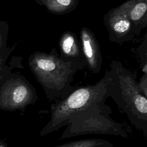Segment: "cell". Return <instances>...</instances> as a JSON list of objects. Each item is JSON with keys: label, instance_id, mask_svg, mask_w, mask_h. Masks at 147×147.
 Returning a JSON list of instances; mask_svg holds the SVG:
<instances>
[{"label": "cell", "instance_id": "obj_7", "mask_svg": "<svg viewBox=\"0 0 147 147\" xmlns=\"http://www.w3.org/2000/svg\"><path fill=\"white\" fill-rule=\"evenodd\" d=\"M5 22H0V83L6 72L11 68L6 65V60L11 51L6 47V28Z\"/></svg>", "mask_w": 147, "mask_h": 147}, {"label": "cell", "instance_id": "obj_12", "mask_svg": "<svg viewBox=\"0 0 147 147\" xmlns=\"http://www.w3.org/2000/svg\"><path fill=\"white\" fill-rule=\"evenodd\" d=\"M56 2L63 6H68L69 5H70L71 0H55Z\"/></svg>", "mask_w": 147, "mask_h": 147}, {"label": "cell", "instance_id": "obj_4", "mask_svg": "<svg viewBox=\"0 0 147 147\" xmlns=\"http://www.w3.org/2000/svg\"><path fill=\"white\" fill-rule=\"evenodd\" d=\"M107 98L104 76L94 84L75 88L65 98L56 99L51 105L50 119L40 131V136H44L59 130L78 111L94 103L106 100Z\"/></svg>", "mask_w": 147, "mask_h": 147}, {"label": "cell", "instance_id": "obj_2", "mask_svg": "<svg viewBox=\"0 0 147 147\" xmlns=\"http://www.w3.org/2000/svg\"><path fill=\"white\" fill-rule=\"evenodd\" d=\"M28 64L49 100L63 99L75 90L71 83L79 69L74 63L58 57L54 53L36 52L30 56Z\"/></svg>", "mask_w": 147, "mask_h": 147}, {"label": "cell", "instance_id": "obj_5", "mask_svg": "<svg viewBox=\"0 0 147 147\" xmlns=\"http://www.w3.org/2000/svg\"><path fill=\"white\" fill-rule=\"evenodd\" d=\"M37 100L36 88L24 75L7 72L0 83V110L24 112Z\"/></svg>", "mask_w": 147, "mask_h": 147}, {"label": "cell", "instance_id": "obj_13", "mask_svg": "<svg viewBox=\"0 0 147 147\" xmlns=\"http://www.w3.org/2000/svg\"><path fill=\"white\" fill-rule=\"evenodd\" d=\"M0 147H7V144L5 141L0 139Z\"/></svg>", "mask_w": 147, "mask_h": 147}, {"label": "cell", "instance_id": "obj_11", "mask_svg": "<svg viewBox=\"0 0 147 147\" xmlns=\"http://www.w3.org/2000/svg\"><path fill=\"white\" fill-rule=\"evenodd\" d=\"M138 84L141 91L147 97V74H143Z\"/></svg>", "mask_w": 147, "mask_h": 147}, {"label": "cell", "instance_id": "obj_10", "mask_svg": "<svg viewBox=\"0 0 147 147\" xmlns=\"http://www.w3.org/2000/svg\"><path fill=\"white\" fill-rule=\"evenodd\" d=\"M147 9V6L145 2H139L136 4L130 10L129 13L130 18L133 21L140 20L145 14Z\"/></svg>", "mask_w": 147, "mask_h": 147}, {"label": "cell", "instance_id": "obj_1", "mask_svg": "<svg viewBox=\"0 0 147 147\" xmlns=\"http://www.w3.org/2000/svg\"><path fill=\"white\" fill-rule=\"evenodd\" d=\"M109 97L126 114L131 123L147 137V97L139 87L137 74L113 61L103 76Z\"/></svg>", "mask_w": 147, "mask_h": 147}, {"label": "cell", "instance_id": "obj_9", "mask_svg": "<svg viewBox=\"0 0 147 147\" xmlns=\"http://www.w3.org/2000/svg\"><path fill=\"white\" fill-rule=\"evenodd\" d=\"M130 26V22L128 19L123 16H118L113 24L114 31L117 33H124L127 31Z\"/></svg>", "mask_w": 147, "mask_h": 147}, {"label": "cell", "instance_id": "obj_6", "mask_svg": "<svg viewBox=\"0 0 147 147\" xmlns=\"http://www.w3.org/2000/svg\"><path fill=\"white\" fill-rule=\"evenodd\" d=\"M82 40L83 53L86 66L92 73H99L102 68V60L96 42L85 30L82 32Z\"/></svg>", "mask_w": 147, "mask_h": 147}, {"label": "cell", "instance_id": "obj_8", "mask_svg": "<svg viewBox=\"0 0 147 147\" xmlns=\"http://www.w3.org/2000/svg\"><path fill=\"white\" fill-rule=\"evenodd\" d=\"M53 147H113V145L107 140L88 138L72 141Z\"/></svg>", "mask_w": 147, "mask_h": 147}, {"label": "cell", "instance_id": "obj_3", "mask_svg": "<svg viewBox=\"0 0 147 147\" xmlns=\"http://www.w3.org/2000/svg\"><path fill=\"white\" fill-rule=\"evenodd\" d=\"M105 100L94 103L78 111L68 121L60 139L86 134H103L128 138L131 130L110 116L112 110Z\"/></svg>", "mask_w": 147, "mask_h": 147}]
</instances>
